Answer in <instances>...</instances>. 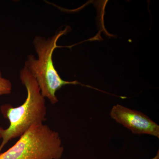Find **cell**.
Instances as JSON below:
<instances>
[{"instance_id": "1", "label": "cell", "mask_w": 159, "mask_h": 159, "mask_svg": "<svg viewBox=\"0 0 159 159\" xmlns=\"http://www.w3.org/2000/svg\"><path fill=\"white\" fill-rule=\"evenodd\" d=\"M20 78L27 90V98L19 106L13 107L7 104L1 107V113L8 119L9 125L5 129L0 126V151L9 141L20 138L32 126L42 124L46 120L45 98L35 78L25 66L20 71Z\"/></svg>"}, {"instance_id": "2", "label": "cell", "mask_w": 159, "mask_h": 159, "mask_svg": "<svg viewBox=\"0 0 159 159\" xmlns=\"http://www.w3.org/2000/svg\"><path fill=\"white\" fill-rule=\"evenodd\" d=\"M68 31L67 27L47 39L41 36H36L33 43L38 58L36 59L34 55L30 54L25 62V66L37 81L42 95L53 105L58 102L56 92L62 86L67 84H80L77 81H68L61 79L52 59L53 52L57 48V41Z\"/></svg>"}, {"instance_id": "3", "label": "cell", "mask_w": 159, "mask_h": 159, "mask_svg": "<svg viewBox=\"0 0 159 159\" xmlns=\"http://www.w3.org/2000/svg\"><path fill=\"white\" fill-rule=\"evenodd\" d=\"M64 150L59 133L42 123L29 129L0 159H60Z\"/></svg>"}, {"instance_id": "4", "label": "cell", "mask_w": 159, "mask_h": 159, "mask_svg": "<svg viewBox=\"0 0 159 159\" xmlns=\"http://www.w3.org/2000/svg\"><path fill=\"white\" fill-rule=\"evenodd\" d=\"M111 118L135 134H148L159 138V125L139 111L117 104L111 109Z\"/></svg>"}, {"instance_id": "5", "label": "cell", "mask_w": 159, "mask_h": 159, "mask_svg": "<svg viewBox=\"0 0 159 159\" xmlns=\"http://www.w3.org/2000/svg\"><path fill=\"white\" fill-rule=\"evenodd\" d=\"M12 90V84L9 80L4 78L0 70V96L9 95Z\"/></svg>"}, {"instance_id": "6", "label": "cell", "mask_w": 159, "mask_h": 159, "mask_svg": "<svg viewBox=\"0 0 159 159\" xmlns=\"http://www.w3.org/2000/svg\"><path fill=\"white\" fill-rule=\"evenodd\" d=\"M151 159H159V151H158L157 152V155L156 156L154 157L153 158Z\"/></svg>"}]
</instances>
